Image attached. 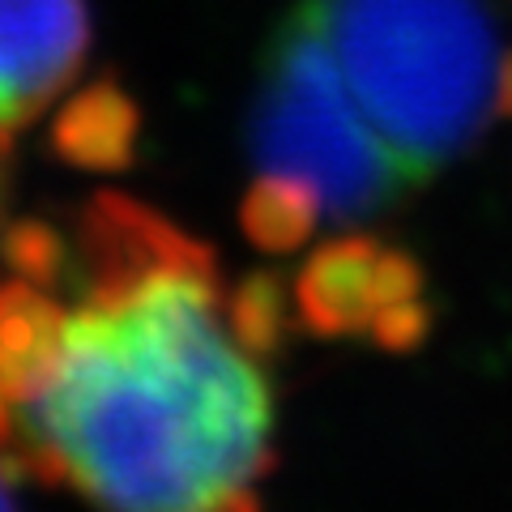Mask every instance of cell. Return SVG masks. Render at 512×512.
<instances>
[{"mask_svg":"<svg viewBox=\"0 0 512 512\" xmlns=\"http://www.w3.org/2000/svg\"><path fill=\"white\" fill-rule=\"evenodd\" d=\"M248 146L256 171L312 188L333 222L376 218L414 192V180L363 116L325 39L299 9L265 47Z\"/></svg>","mask_w":512,"mask_h":512,"instance_id":"cell-3","label":"cell"},{"mask_svg":"<svg viewBox=\"0 0 512 512\" xmlns=\"http://www.w3.org/2000/svg\"><path fill=\"white\" fill-rule=\"evenodd\" d=\"M291 308L320 342H367L402 355L431 333L423 265L372 235L320 244L291 286Z\"/></svg>","mask_w":512,"mask_h":512,"instance_id":"cell-4","label":"cell"},{"mask_svg":"<svg viewBox=\"0 0 512 512\" xmlns=\"http://www.w3.org/2000/svg\"><path fill=\"white\" fill-rule=\"evenodd\" d=\"M0 512H18V504H13V495H9V470L0 466Z\"/></svg>","mask_w":512,"mask_h":512,"instance_id":"cell-9","label":"cell"},{"mask_svg":"<svg viewBox=\"0 0 512 512\" xmlns=\"http://www.w3.org/2000/svg\"><path fill=\"white\" fill-rule=\"evenodd\" d=\"M0 184H5V167H0ZM0 239H5V235H0Z\"/></svg>","mask_w":512,"mask_h":512,"instance_id":"cell-11","label":"cell"},{"mask_svg":"<svg viewBox=\"0 0 512 512\" xmlns=\"http://www.w3.org/2000/svg\"><path fill=\"white\" fill-rule=\"evenodd\" d=\"M86 47V0H0V141L35 124L69 90Z\"/></svg>","mask_w":512,"mask_h":512,"instance_id":"cell-5","label":"cell"},{"mask_svg":"<svg viewBox=\"0 0 512 512\" xmlns=\"http://www.w3.org/2000/svg\"><path fill=\"white\" fill-rule=\"evenodd\" d=\"M500 111L512 116V56H504V69H500Z\"/></svg>","mask_w":512,"mask_h":512,"instance_id":"cell-8","label":"cell"},{"mask_svg":"<svg viewBox=\"0 0 512 512\" xmlns=\"http://www.w3.org/2000/svg\"><path fill=\"white\" fill-rule=\"evenodd\" d=\"M325 218L316 192L286 175H256L239 205V231L261 252H295Z\"/></svg>","mask_w":512,"mask_h":512,"instance_id":"cell-7","label":"cell"},{"mask_svg":"<svg viewBox=\"0 0 512 512\" xmlns=\"http://www.w3.org/2000/svg\"><path fill=\"white\" fill-rule=\"evenodd\" d=\"M60 286L73 295L13 402V470L103 512L256 500L278 414L218 252L154 205L99 192L77 210Z\"/></svg>","mask_w":512,"mask_h":512,"instance_id":"cell-1","label":"cell"},{"mask_svg":"<svg viewBox=\"0 0 512 512\" xmlns=\"http://www.w3.org/2000/svg\"><path fill=\"white\" fill-rule=\"evenodd\" d=\"M222 512H261V500H244V504H235V508H222Z\"/></svg>","mask_w":512,"mask_h":512,"instance_id":"cell-10","label":"cell"},{"mask_svg":"<svg viewBox=\"0 0 512 512\" xmlns=\"http://www.w3.org/2000/svg\"><path fill=\"white\" fill-rule=\"evenodd\" d=\"M363 116L419 188L500 111V35L483 0H299Z\"/></svg>","mask_w":512,"mask_h":512,"instance_id":"cell-2","label":"cell"},{"mask_svg":"<svg viewBox=\"0 0 512 512\" xmlns=\"http://www.w3.org/2000/svg\"><path fill=\"white\" fill-rule=\"evenodd\" d=\"M137 133H141V111L137 99L120 82L86 86L60 107L52 146L64 163L82 171H124L137 158Z\"/></svg>","mask_w":512,"mask_h":512,"instance_id":"cell-6","label":"cell"}]
</instances>
